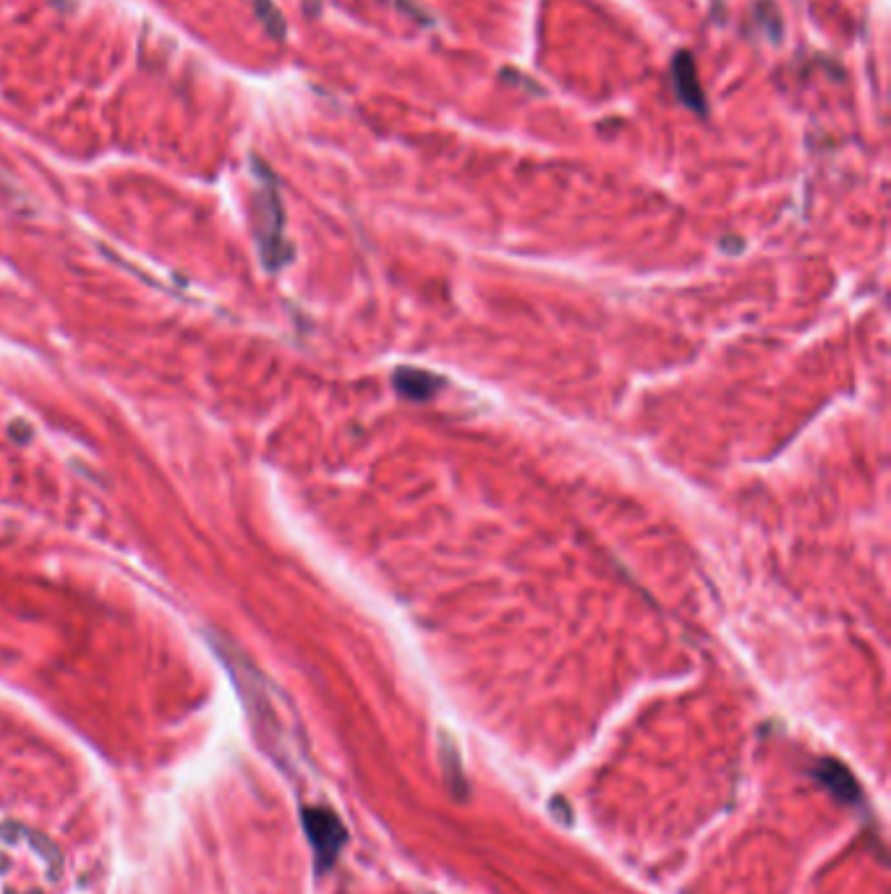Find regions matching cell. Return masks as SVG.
Segmentation results:
<instances>
[{
	"mask_svg": "<svg viewBox=\"0 0 891 894\" xmlns=\"http://www.w3.org/2000/svg\"><path fill=\"white\" fill-rule=\"evenodd\" d=\"M672 74H675L677 97H680L688 108L696 110V113H703V110H706V100H703L701 84H698L696 66H693L690 53L675 55V68H672Z\"/></svg>",
	"mask_w": 891,
	"mask_h": 894,
	"instance_id": "3",
	"label": "cell"
},
{
	"mask_svg": "<svg viewBox=\"0 0 891 894\" xmlns=\"http://www.w3.org/2000/svg\"><path fill=\"white\" fill-rule=\"evenodd\" d=\"M257 11H259V16L264 19V24H267V29H270L272 37H275V40H283L285 21H283V16H280V11L272 6L270 0H257Z\"/></svg>",
	"mask_w": 891,
	"mask_h": 894,
	"instance_id": "6",
	"label": "cell"
},
{
	"mask_svg": "<svg viewBox=\"0 0 891 894\" xmlns=\"http://www.w3.org/2000/svg\"><path fill=\"white\" fill-rule=\"evenodd\" d=\"M304 827L311 847H314V855H317L319 871L330 868L345 845L343 821L327 808H306Z\"/></svg>",
	"mask_w": 891,
	"mask_h": 894,
	"instance_id": "2",
	"label": "cell"
},
{
	"mask_svg": "<svg viewBox=\"0 0 891 894\" xmlns=\"http://www.w3.org/2000/svg\"><path fill=\"white\" fill-rule=\"evenodd\" d=\"M816 777L829 787V793H834L844 803H852V800L858 798V782H855V777L839 761H821L816 769Z\"/></svg>",
	"mask_w": 891,
	"mask_h": 894,
	"instance_id": "4",
	"label": "cell"
},
{
	"mask_svg": "<svg viewBox=\"0 0 891 894\" xmlns=\"http://www.w3.org/2000/svg\"><path fill=\"white\" fill-rule=\"evenodd\" d=\"M254 231H257L267 265L275 267L277 262H283V249H280L283 246V210H280V199L272 186L254 197Z\"/></svg>",
	"mask_w": 891,
	"mask_h": 894,
	"instance_id": "1",
	"label": "cell"
},
{
	"mask_svg": "<svg viewBox=\"0 0 891 894\" xmlns=\"http://www.w3.org/2000/svg\"><path fill=\"white\" fill-rule=\"evenodd\" d=\"M395 387H398V393L405 395V398L426 400L439 390V380L434 374L405 366V369L395 372Z\"/></svg>",
	"mask_w": 891,
	"mask_h": 894,
	"instance_id": "5",
	"label": "cell"
}]
</instances>
